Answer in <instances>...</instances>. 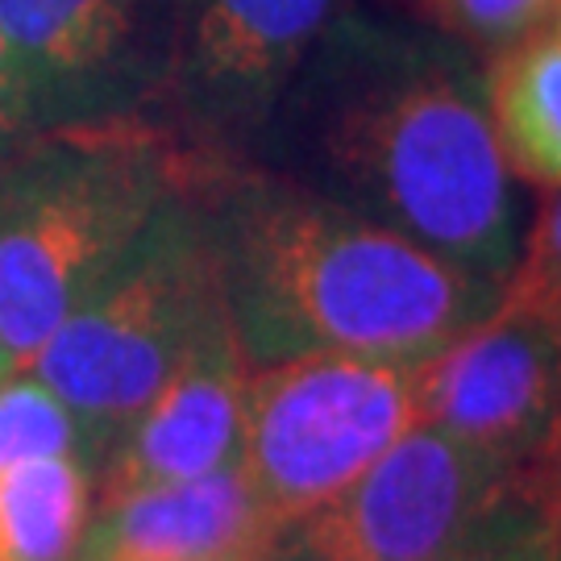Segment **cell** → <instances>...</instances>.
<instances>
[{"label":"cell","instance_id":"1","mask_svg":"<svg viewBox=\"0 0 561 561\" xmlns=\"http://www.w3.org/2000/svg\"><path fill=\"white\" fill-rule=\"evenodd\" d=\"M254 167L500 283L524 217L474 50L345 4L275 108Z\"/></svg>","mask_w":561,"mask_h":561},{"label":"cell","instance_id":"2","mask_svg":"<svg viewBox=\"0 0 561 561\" xmlns=\"http://www.w3.org/2000/svg\"><path fill=\"white\" fill-rule=\"evenodd\" d=\"M204 217L250 366L308 354L424 362L500 304V283L254 162L204 175Z\"/></svg>","mask_w":561,"mask_h":561},{"label":"cell","instance_id":"3","mask_svg":"<svg viewBox=\"0 0 561 561\" xmlns=\"http://www.w3.org/2000/svg\"><path fill=\"white\" fill-rule=\"evenodd\" d=\"M213 167L154 121L42 129L0 167V354L30 366L150 217Z\"/></svg>","mask_w":561,"mask_h":561},{"label":"cell","instance_id":"4","mask_svg":"<svg viewBox=\"0 0 561 561\" xmlns=\"http://www.w3.org/2000/svg\"><path fill=\"white\" fill-rule=\"evenodd\" d=\"M221 317L204 180H196L150 217L30 362L76 412L92 474L121 428Z\"/></svg>","mask_w":561,"mask_h":561},{"label":"cell","instance_id":"5","mask_svg":"<svg viewBox=\"0 0 561 561\" xmlns=\"http://www.w3.org/2000/svg\"><path fill=\"white\" fill-rule=\"evenodd\" d=\"M421 421L416 362L308 358L250 366L238 461L283 537L337 500Z\"/></svg>","mask_w":561,"mask_h":561},{"label":"cell","instance_id":"6","mask_svg":"<svg viewBox=\"0 0 561 561\" xmlns=\"http://www.w3.org/2000/svg\"><path fill=\"white\" fill-rule=\"evenodd\" d=\"M533 528L549 520L516 470L416 421L337 500L296 524L275 561H437Z\"/></svg>","mask_w":561,"mask_h":561},{"label":"cell","instance_id":"7","mask_svg":"<svg viewBox=\"0 0 561 561\" xmlns=\"http://www.w3.org/2000/svg\"><path fill=\"white\" fill-rule=\"evenodd\" d=\"M350 0H175L159 125L208 167L254 162L304 59Z\"/></svg>","mask_w":561,"mask_h":561},{"label":"cell","instance_id":"8","mask_svg":"<svg viewBox=\"0 0 561 561\" xmlns=\"http://www.w3.org/2000/svg\"><path fill=\"white\" fill-rule=\"evenodd\" d=\"M421 421L516 470L561 528V324L512 304L416 362Z\"/></svg>","mask_w":561,"mask_h":561},{"label":"cell","instance_id":"9","mask_svg":"<svg viewBox=\"0 0 561 561\" xmlns=\"http://www.w3.org/2000/svg\"><path fill=\"white\" fill-rule=\"evenodd\" d=\"M175 0H0L42 129L159 125Z\"/></svg>","mask_w":561,"mask_h":561},{"label":"cell","instance_id":"10","mask_svg":"<svg viewBox=\"0 0 561 561\" xmlns=\"http://www.w3.org/2000/svg\"><path fill=\"white\" fill-rule=\"evenodd\" d=\"M250 358L229 317L213 324L96 461V503L204 479L238 461Z\"/></svg>","mask_w":561,"mask_h":561},{"label":"cell","instance_id":"11","mask_svg":"<svg viewBox=\"0 0 561 561\" xmlns=\"http://www.w3.org/2000/svg\"><path fill=\"white\" fill-rule=\"evenodd\" d=\"M283 533L241 461L96 503L71 561H275Z\"/></svg>","mask_w":561,"mask_h":561},{"label":"cell","instance_id":"12","mask_svg":"<svg viewBox=\"0 0 561 561\" xmlns=\"http://www.w3.org/2000/svg\"><path fill=\"white\" fill-rule=\"evenodd\" d=\"M482 80L507 171L545 192L561 187V34L541 25L503 46Z\"/></svg>","mask_w":561,"mask_h":561},{"label":"cell","instance_id":"13","mask_svg":"<svg viewBox=\"0 0 561 561\" xmlns=\"http://www.w3.org/2000/svg\"><path fill=\"white\" fill-rule=\"evenodd\" d=\"M96 507L83 458H34L0 470V561H71Z\"/></svg>","mask_w":561,"mask_h":561},{"label":"cell","instance_id":"14","mask_svg":"<svg viewBox=\"0 0 561 561\" xmlns=\"http://www.w3.org/2000/svg\"><path fill=\"white\" fill-rule=\"evenodd\" d=\"M34 458L88 461V437L76 412L30 366H21L0 379V470Z\"/></svg>","mask_w":561,"mask_h":561},{"label":"cell","instance_id":"15","mask_svg":"<svg viewBox=\"0 0 561 561\" xmlns=\"http://www.w3.org/2000/svg\"><path fill=\"white\" fill-rule=\"evenodd\" d=\"M412 9L421 25L461 42L466 50L500 55L503 46L541 30L553 0H412Z\"/></svg>","mask_w":561,"mask_h":561},{"label":"cell","instance_id":"16","mask_svg":"<svg viewBox=\"0 0 561 561\" xmlns=\"http://www.w3.org/2000/svg\"><path fill=\"white\" fill-rule=\"evenodd\" d=\"M500 300L561 324V187L545 196L533 225H524L520 254L503 279Z\"/></svg>","mask_w":561,"mask_h":561},{"label":"cell","instance_id":"17","mask_svg":"<svg viewBox=\"0 0 561 561\" xmlns=\"http://www.w3.org/2000/svg\"><path fill=\"white\" fill-rule=\"evenodd\" d=\"M42 134L34 101H30V88L21 76L18 59L9 50V42L0 34V167L18 154L25 141H34Z\"/></svg>","mask_w":561,"mask_h":561},{"label":"cell","instance_id":"18","mask_svg":"<svg viewBox=\"0 0 561 561\" xmlns=\"http://www.w3.org/2000/svg\"><path fill=\"white\" fill-rule=\"evenodd\" d=\"M553 545L558 537L549 528H533V533H516V537H500V541L474 545L466 553L437 561H553Z\"/></svg>","mask_w":561,"mask_h":561},{"label":"cell","instance_id":"19","mask_svg":"<svg viewBox=\"0 0 561 561\" xmlns=\"http://www.w3.org/2000/svg\"><path fill=\"white\" fill-rule=\"evenodd\" d=\"M553 34H561V0H553V9H549V21H545Z\"/></svg>","mask_w":561,"mask_h":561},{"label":"cell","instance_id":"20","mask_svg":"<svg viewBox=\"0 0 561 561\" xmlns=\"http://www.w3.org/2000/svg\"><path fill=\"white\" fill-rule=\"evenodd\" d=\"M4 375H13V370H9V362H4V354H0V379H4Z\"/></svg>","mask_w":561,"mask_h":561},{"label":"cell","instance_id":"21","mask_svg":"<svg viewBox=\"0 0 561 561\" xmlns=\"http://www.w3.org/2000/svg\"><path fill=\"white\" fill-rule=\"evenodd\" d=\"M553 561H561V533H558V545H553Z\"/></svg>","mask_w":561,"mask_h":561}]
</instances>
